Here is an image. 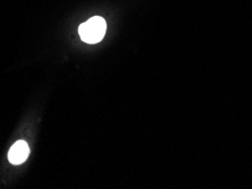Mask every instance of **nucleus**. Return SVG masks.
<instances>
[{
  "mask_svg": "<svg viewBox=\"0 0 252 189\" xmlns=\"http://www.w3.org/2000/svg\"><path fill=\"white\" fill-rule=\"evenodd\" d=\"M107 29L106 21L100 16H94L80 25L79 34L85 43H98L105 36Z\"/></svg>",
  "mask_w": 252,
  "mask_h": 189,
  "instance_id": "f257e3e1",
  "label": "nucleus"
},
{
  "mask_svg": "<svg viewBox=\"0 0 252 189\" xmlns=\"http://www.w3.org/2000/svg\"><path fill=\"white\" fill-rule=\"evenodd\" d=\"M30 154V149L27 142L24 140H18L10 147L8 152V160L12 164H22L27 161Z\"/></svg>",
  "mask_w": 252,
  "mask_h": 189,
  "instance_id": "f03ea898",
  "label": "nucleus"
}]
</instances>
